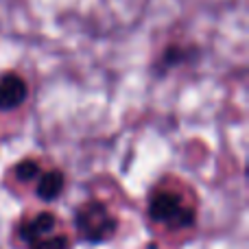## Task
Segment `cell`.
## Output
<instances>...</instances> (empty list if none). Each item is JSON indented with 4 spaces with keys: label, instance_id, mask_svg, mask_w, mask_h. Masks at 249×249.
I'll list each match as a JSON object with an SVG mask.
<instances>
[{
    "label": "cell",
    "instance_id": "obj_1",
    "mask_svg": "<svg viewBox=\"0 0 249 249\" xmlns=\"http://www.w3.org/2000/svg\"><path fill=\"white\" fill-rule=\"evenodd\" d=\"M77 230L88 243H103L116 230V219L107 212V208L101 201H90L79 208L77 212Z\"/></svg>",
    "mask_w": 249,
    "mask_h": 249
},
{
    "label": "cell",
    "instance_id": "obj_2",
    "mask_svg": "<svg viewBox=\"0 0 249 249\" xmlns=\"http://www.w3.org/2000/svg\"><path fill=\"white\" fill-rule=\"evenodd\" d=\"M149 216L158 223H166L173 230L188 228L195 223V212L184 208L181 197L175 193H158L149 201Z\"/></svg>",
    "mask_w": 249,
    "mask_h": 249
},
{
    "label": "cell",
    "instance_id": "obj_3",
    "mask_svg": "<svg viewBox=\"0 0 249 249\" xmlns=\"http://www.w3.org/2000/svg\"><path fill=\"white\" fill-rule=\"evenodd\" d=\"M26 99V83L18 74H4L0 79V109H13Z\"/></svg>",
    "mask_w": 249,
    "mask_h": 249
},
{
    "label": "cell",
    "instance_id": "obj_4",
    "mask_svg": "<svg viewBox=\"0 0 249 249\" xmlns=\"http://www.w3.org/2000/svg\"><path fill=\"white\" fill-rule=\"evenodd\" d=\"M55 230V216L51 212H39L33 221L24 223L20 228V238L26 243L35 241V238H42V236H48V234Z\"/></svg>",
    "mask_w": 249,
    "mask_h": 249
},
{
    "label": "cell",
    "instance_id": "obj_5",
    "mask_svg": "<svg viewBox=\"0 0 249 249\" xmlns=\"http://www.w3.org/2000/svg\"><path fill=\"white\" fill-rule=\"evenodd\" d=\"M64 190V175L59 171H51L39 179L37 184V197L44 199V201H53L57 199Z\"/></svg>",
    "mask_w": 249,
    "mask_h": 249
},
{
    "label": "cell",
    "instance_id": "obj_6",
    "mask_svg": "<svg viewBox=\"0 0 249 249\" xmlns=\"http://www.w3.org/2000/svg\"><path fill=\"white\" fill-rule=\"evenodd\" d=\"M29 249H68V238L66 236H42L29 243Z\"/></svg>",
    "mask_w": 249,
    "mask_h": 249
},
{
    "label": "cell",
    "instance_id": "obj_7",
    "mask_svg": "<svg viewBox=\"0 0 249 249\" xmlns=\"http://www.w3.org/2000/svg\"><path fill=\"white\" fill-rule=\"evenodd\" d=\"M16 177L22 181H31L35 177H39V164L33 162V160H24L16 166Z\"/></svg>",
    "mask_w": 249,
    "mask_h": 249
}]
</instances>
